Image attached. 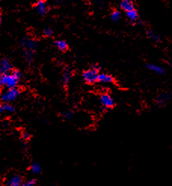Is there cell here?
<instances>
[{"mask_svg":"<svg viewBox=\"0 0 172 186\" xmlns=\"http://www.w3.org/2000/svg\"><path fill=\"white\" fill-rule=\"evenodd\" d=\"M22 77L21 73L17 70H14L11 73L2 74L0 78V85L8 89L16 88Z\"/></svg>","mask_w":172,"mask_h":186,"instance_id":"6da1fadb","label":"cell"},{"mask_svg":"<svg viewBox=\"0 0 172 186\" xmlns=\"http://www.w3.org/2000/svg\"><path fill=\"white\" fill-rule=\"evenodd\" d=\"M99 66L98 65H93L90 69L84 71L82 74L83 80L88 84H93L98 81V75H99Z\"/></svg>","mask_w":172,"mask_h":186,"instance_id":"7a4b0ae2","label":"cell"},{"mask_svg":"<svg viewBox=\"0 0 172 186\" xmlns=\"http://www.w3.org/2000/svg\"><path fill=\"white\" fill-rule=\"evenodd\" d=\"M20 94V91L17 88H11L8 89L2 94V101L4 103H9V102L14 101L17 99V97Z\"/></svg>","mask_w":172,"mask_h":186,"instance_id":"3957f363","label":"cell"},{"mask_svg":"<svg viewBox=\"0 0 172 186\" xmlns=\"http://www.w3.org/2000/svg\"><path fill=\"white\" fill-rule=\"evenodd\" d=\"M20 47L25 51H34L37 47V42L30 37H24L20 40Z\"/></svg>","mask_w":172,"mask_h":186,"instance_id":"277c9868","label":"cell"},{"mask_svg":"<svg viewBox=\"0 0 172 186\" xmlns=\"http://www.w3.org/2000/svg\"><path fill=\"white\" fill-rule=\"evenodd\" d=\"M22 182V179L19 175L14 174L8 179L4 186H20Z\"/></svg>","mask_w":172,"mask_h":186,"instance_id":"5b68a950","label":"cell"},{"mask_svg":"<svg viewBox=\"0 0 172 186\" xmlns=\"http://www.w3.org/2000/svg\"><path fill=\"white\" fill-rule=\"evenodd\" d=\"M100 103H101L102 106L105 108H111L114 106L115 103L113 99L112 98V97L109 96V94H104L102 95L100 98Z\"/></svg>","mask_w":172,"mask_h":186,"instance_id":"8992f818","label":"cell"},{"mask_svg":"<svg viewBox=\"0 0 172 186\" xmlns=\"http://www.w3.org/2000/svg\"><path fill=\"white\" fill-rule=\"evenodd\" d=\"M0 68H1L2 74H7L12 71V65L7 59H2L0 62Z\"/></svg>","mask_w":172,"mask_h":186,"instance_id":"52a82bcc","label":"cell"},{"mask_svg":"<svg viewBox=\"0 0 172 186\" xmlns=\"http://www.w3.org/2000/svg\"><path fill=\"white\" fill-rule=\"evenodd\" d=\"M35 9L42 15H45L48 11L47 6H46L45 0H39V1L36 2V3L35 4Z\"/></svg>","mask_w":172,"mask_h":186,"instance_id":"ba28073f","label":"cell"},{"mask_svg":"<svg viewBox=\"0 0 172 186\" xmlns=\"http://www.w3.org/2000/svg\"><path fill=\"white\" fill-rule=\"evenodd\" d=\"M120 7L122 8V10L125 11L126 12L134 9L133 3L131 2V0H122L120 2Z\"/></svg>","mask_w":172,"mask_h":186,"instance_id":"9c48e42d","label":"cell"},{"mask_svg":"<svg viewBox=\"0 0 172 186\" xmlns=\"http://www.w3.org/2000/svg\"><path fill=\"white\" fill-rule=\"evenodd\" d=\"M98 82H100V83H111V82H113V78L109 74L101 73L98 75Z\"/></svg>","mask_w":172,"mask_h":186,"instance_id":"30bf717a","label":"cell"},{"mask_svg":"<svg viewBox=\"0 0 172 186\" xmlns=\"http://www.w3.org/2000/svg\"><path fill=\"white\" fill-rule=\"evenodd\" d=\"M146 67L149 70L153 71V72L157 73L159 74H165V71L163 68L161 67V66H157V65L154 64H147L146 65Z\"/></svg>","mask_w":172,"mask_h":186,"instance_id":"8fae6325","label":"cell"},{"mask_svg":"<svg viewBox=\"0 0 172 186\" xmlns=\"http://www.w3.org/2000/svg\"><path fill=\"white\" fill-rule=\"evenodd\" d=\"M14 111V107L12 105L9 104V103H4L0 106V112L4 113V112H9L12 113Z\"/></svg>","mask_w":172,"mask_h":186,"instance_id":"7c38bea8","label":"cell"},{"mask_svg":"<svg viewBox=\"0 0 172 186\" xmlns=\"http://www.w3.org/2000/svg\"><path fill=\"white\" fill-rule=\"evenodd\" d=\"M55 45L56 46L58 50L61 51H65L68 49V44L63 40H57L55 42Z\"/></svg>","mask_w":172,"mask_h":186,"instance_id":"4fadbf2b","label":"cell"},{"mask_svg":"<svg viewBox=\"0 0 172 186\" xmlns=\"http://www.w3.org/2000/svg\"><path fill=\"white\" fill-rule=\"evenodd\" d=\"M72 78V72L69 68H66L63 74V78H62V82H63V85H67L70 82Z\"/></svg>","mask_w":172,"mask_h":186,"instance_id":"5bb4252c","label":"cell"},{"mask_svg":"<svg viewBox=\"0 0 172 186\" xmlns=\"http://www.w3.org/2000/svg\"><path fill=\"white\" fill-rule=\"evenodd\" d=\"M30 170L34 174H39L42 171V167L38 163H33L30 165Z\"/></svg>","mask_w":172,"mask_h":186,"instance_id":"9a60e30c","label":"cell"},{"mask_svg":"<svg viewBox=\"0 0 172 186\" xmlns=\"http://www.w3.org/2000/svg\"><path fill=\"white\" fill-rule=\"evenodd\" d=\"M127 17H128V19L131 21H136L138 18V13L135 9H133L131 11H129V12H126Z\"/></svg>","mask_w":172,"mask_h":186,"instance_id":"2e32d148","label":"cell"},{"mask_svg":"<svg viewBox=\"0 0 172 186\" xmlns=\"http://www.w3.org/2000/svg\"><path fill=\"white\" fill-rule=\"evenodd\" d=\"M24 56L27 63H32L34 59V51H25Z\"/></svg>","mask_w":172,"mask_h":186,"instance_id":"e0dca14e","label":"cell"},{"mask_svg":"<svg viewBox=\"0 0 172 186\" xmlns=\"http://www.w3.org/2000/svg\"><path fill=\"white\" fill-rule=\"evenodd\" d=\"M147 36H149V38H150L151 40H152L153 41H155V42H160V37H159V35H157L156 34H155V33L153 32V31H147Z\"/></svg>","mask_w":172,"mask_h":186,"instance_id":"ac0fdd59","label":"cell"},{"mask_svg":"<svg viewBox=\"0 0 172 186\" xmlns=\"http://www.w3.org/2000/svg\"><path fill=\"white\" fill-rule=\"evenodd\" d=\"M168 98H169V97H168V93H162L159 97V99H158V102H159V103H166L168 101Z\"/></svg>","mask_w":172,"mask_h":186,"instance_id":"d6986e66","label":"cell"},{"mask_svg":"<svg viewBox=\"0 0 172 186\" xmlns=\"http://www.w3.org/2000/svg\"><path fill=\"white\" fill-rule=\"evenodd\" d=\"M120 17H121V14L119 11L116 10V11H113V12H112L111 17H112L113 21H119V18H120Z\"/></svg>","mask_w":172,"mask_h":186,"instance_id":"ffe728a7","label":"cell"},{"mask_svg":"<svg viewBox=\"0 0 172 186\" xmlns=\"http://www.w3.org/2000/svg\"><path fill=\"white\" fill-rule=\"evenodd\" d=\"M35 184H36V181L34 179H31L22 183L20 186H35Z\"/></svg>","mask_w":172,"mask_h":186,"instance_id":"44dd1931","label":"cell"},{"mask_svg":"<svg viewBox=\"0 0 172 186\" xmlns=\"http://www.w3.org/2000/svg\"><path fill=\"white\" fill-rule=\"evenodd\" d=\"M73 112H69V111H67V112H64L63 113V117L64 119H71L72 117H73Z\"/></svg>","mask_w":172,"mask_h":186,"instance_id":"7402d4cb","label":"cell"},{"mask_svg":"<svg viewBox=\"0 0 172 186\" xmlns=\"http://www.w3.org/2000/svg\"><path fill=\"white\" fill-rule=\"evenodd\" d=\"M44 34L46 36H51L53 34V31H52V30L51 28H46L44 31Z\"/></svg>","mask_w":172,"mask_h":186,"instance_id":"603a6c76","label":"cell"},{"mask_svg":"<svg viewBox=\"0 0 172 186\" xmlns=\"http://www.w3.org/2000/svg\"><path fill=\"white\" fill-rule=\"evenodd\" d=\"M30 138V133L27 132V131H25V132L23 133V135H22V138H23V140H29Z\"/></svg>","mask_w":172,"mask_h":186,"instance_id":"cb8c5ba5","label":"cell"},{"mask_svg":"<svg viewBox=\"0 0 172 186\" xmlns=\"http://www.w3.org/2000/svg\"><path fill=\"white\" fill-rule=\"evenodd\" d=\"M63 1H65V0H57L58 2H63Z\"/></svg>","mask_w":172,"mask_h":186,"instance_id":"d4e9b609","label":"cell"}]
</instances>
